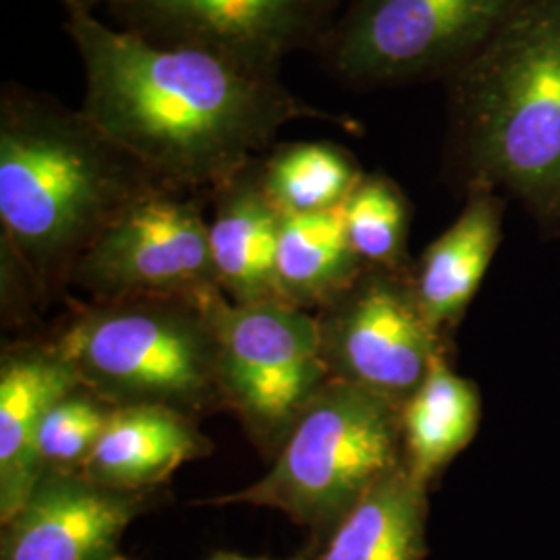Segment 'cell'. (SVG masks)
I'll return each mask as SVG.
<instances>
[{"mask_svg":"<svg viewBox=\"0 0 560 560\" xmlns=\"http://www.w3.org/2000/svg\"><path fill=\"white\" fill-rule=\"evenodd\" d=\"M83 62V113L162 183L210 198L295 120L345 125L268 75L221 55L156 44L62 0Z\"/></svg>","mask_w":560,"mask_h":560,"instance_id":"1","label":"cell"},{"mask_svg":"<svg viewBox=\"0 0 560 560\" xmlns=\"http://www.w3.org/2000/svg\"><path fill=\"white\" fill-rule=\"evenodd\" d=\"M166 187L83 110L4 85L0 256L36 300L62 295L90 245L133 203Z\"/></svg>","mask_w":560,"mask_h":560,"instance_id":"2","label":"cell"},{"mask_svg":"<svg viewBox=\"0 0 560 560\" xmlns=\"http://www.w3.org/2000/svg\"><path fill=\"white\" fill-rule=\"evenodd\" d=\"M446 85V168L560 233V0H523Z\"/></svg>","mask_w":560,"mask_h":560,"instance_id":"3","label":"cell"},{"mask_svg":"<svg viewBox=\"0 0 560 560\" xmlns=\"http://www.w3.org/2000/svg\"><path fill=\"white\" fill-rule=\"evenodd\" d=\"M203 301L136 298L73 303L50 335L81 384L115 405H159L196 420L226 411Z\"/></svg>","mask_w":560,"mask_h":560,"instance_id":"4","label":"cell"},{"mask_svg":"<svg viewBox=\"0 0 560 560\" xmlns=\"http://www.w3.org/2000/svg\"><path fill=\"white\" fill-rule=\"evenodd\" d=\"M405 465L400 407L365 388L330 381L247 488L203 501L280 511L322 546L342 517Z\"/></svg>","mask_w":560,"mask_h":560,"instance_id":"5","label":"cell"},{"mask_svg":"<svg viewBox=\"0 0 560 560\" xmlns=\"http://www.w3.org/2000/svg\"><path fill=\"white\" fill-rule=\"evenodd\" d=\"M523 0H347L320 42L330 73L355 90L448 80Z\"/></svg>","mask_w":560,"mask_h":560,"instance_id":"6","label":"cell"},{"mask_svg":"<svg viewBox=\"0 0 560 560\" xmlns=\"http://www.w3.org/2000/svg\"><path fill=\"white\" fill-rule=\"evenodd\" d=\"M203 305L217 337L224 409L241 421L261 455L275 459L330 381L316 316L280 301L233 303L222 291L208 295Z\"/></svg>","mask_w":560,"mask_h":560,"instance_id":"7","label":"cell"},{"mask_svg":"<svg viewBox=\"0 0 560 560\" xmlns=\"http://www.w3.org/2000/svg\"><path fill=\"white\" fill-rule=\"evenodd\" d=\"M201 198L166 187L133 203L81 256L69 287L94 301H201L221 291Z\"/></svg>","mask_w":560,"mask_h":560,"instance_id":"8","label":"cell"},{"mask_svg":"<svg viewBox=\"0 0 560 560\" xmlns=\"http://www.w3.org/2000/svg\"><path fill=\"white\" fill-rule=\"evenodd\" d=\"M411 268L365 266L335 300L314 312L330 378L399 407L418 390L434 361L448 353L446 340L421 312Z\"/></svg>","mask_w":560,"mask_h":560,"instance_id":"9","label":"cell"},{"mask_svg":"<svg viewBox=\"0 0 560 560\" xmlns=\"http://www.w3.org/2000/svg\"><path fill=\"white\" fill-rule=\"evenodd\" d=\"M342 0H133L115 13L148 40L194 46L277 75L291 52L320 46Z\"/></svg>","mask_w":560,"mask_h":560,"instance_id":"10","label":"cell"},{"mask_svg":"<svg viewBox=\"0 0 560 560\" xmlns=\"http://www.w3.org/2000/svg\"><path fill=\"white\" fill-rule=\"evenodd\" d=\"M166 499L164 488L119 490L81 471L42 474L2 523L0 560H117L127 527Z\"/></svg>","mask_w":560,"mask_h":560,"instance_id":"11","label":"cell"},{"mask_svg":"<svg viewBox=\"0 0 560 560\" xmlns=\"http://www.w3.org/2000/svg\"><path fill=\"white\" fill-rule=\"evenodd\" d=\"M81 382L52 337L13 340L0 355V523L36 486L34 446L48 409Z\"/></svg>","mask_w":560,"mask_h":560,"instance_id":"12","label":"cell"},{"mask_svg":"<svg viewBox=\"0 0 560 560\" xmlns=\"http://www.w3.org/2000/svg\"><path fill=\"white\" fill-rule=\"evenodd\" d=\"M210 247L224 298L233 303L280 301L277 258L282 212L264 189L260 159L210 194Z\"/></svg>","mask_w":560,"mask_h":560,"instance_id":"13","label":"cell"},{"mask_svg":"<svg viewBox=\"0 0 560 560\" xmlns=\"http://www.w3.org/2000/svg\"><path fill=\"white\" fill-rule=\"evenodd\" d=\"M504 208L499 191H467L459 217L413 261L421 312L444 340L459 326L499 252Z\"/></svg>","mask_w":560,"mask_h":560,"instance_id":"14","label":"cell"},{"mask_svg":"<svg viewBox=\"0 0 560 560\" xmlns=\"http://www.w3.org/2000/svg\"><path fill=\"white\" fill-rule=\"evenodd\" d=\"M200 420L159 405L115 407L81 474L119 490H159L187 460L212 455Z\"/></svg>","mask_w":560,"mask_h":560,"instance_id":"15","label":"cell"},{"mask_svg":"<svg viewBox=\"0 0 560 560\" xmlns=\"http://www.w3.org/2000/svg\"><path fill=\"white\" fill-rule=\"evenodd\" d=\"M481 395L478 384L459 376L442 353L418 390L400 407L402 455L409 474L432 486L478 434Z\"/></svg>","mask_w":560,"mask_h":560,"instance_id":"16","label":"cell"},{"mask_svg":"<svg viewBox=\"0 0 560 560\" xmlns=\"http://www.w3.org/2000/svg\"><path fill=\"white\" fill-rule=\"evenodd\" d=\"M428 490L402 465L342 517L312 560L425 559Z\"/></svg>","mask_w":560,"mask_h":560,"instance_id":"17","label":"cell"},{"mask_svg":"<svg viewBox=\"0 0 560 560\" xmlns=\"http://www.w3.org/2000/svg\"><path fill=\"white\" fill-rule=\"evenodd\" d=\"M365 264L355 254L337 210L282 214L277 284L282 303L318 312L360 277Z\"/></svg>","mask_w":560,"mask_h":560,"instance_id":"18","label":"cell"},{"mask_svg":"<svg viewBox=\"0 0 560 560\" xmlns=\"http://www.w3.org/2000/svg\"><path fill=\"white\" fill-rule=\"evenodd\" d=\"M260 175L282 214H312L340 208L365 173L335 141H291L260 159Z\"/></svg>","mask_w":560,"mask_h":560,"instance_id":"19","label":"cell"},{"mask_svg":"<svg viewBox=\"0 0 560 560\" xmlns=\"http://www.w3.org/2000/svg\"><path fill=\"white\" fill-rule=\"evenodd\" d=\"M349 241L365 266L409 270L411 206L397 180L382 173H365L342 203Z\"/></svg>","mask_w":560,"mask_h":560,"instance_id":"20","label":"cell"},{"mask_svg":"<svg viewBox=\"0 0 560 560\" xmlns=\"http://www.w3.org/2000/svg\"><path fill=\"white\" fill-rule=\"evenodd\" d=\"M115 405L80 384L57 400L42 420L34 446L36 476L50 471H81L94 453Z\"/></svg>","mask_w":560,"mask_h":560,"instance_id":"21","label":"cell"},{"mask_svg":"<svg viewBox=\"0 0 560 560\" xmlns=\"http://www.w3.org/2000/svg\"><path fill=\"white\" fill-rule=\"evenodd\" d=\"M318 544H314V541H310L305 548H301L298 555H293V557H287V559H270V557H245V555H240V552H231V550H219V552H214L212 557L208 560H312L314 559V555L318 552ZM117 560H127L122 555H120Z\"/></svg>","mask_w":560,"mask_h":560,"instance_id":"22","label":"cell"},{"mask_svg":"<svg viewBox=\"0 0 560 560\" xmlns=\"http://www.w3.org/2000/svg\"><path fill=\"white\" fill-rule=\"evenodd\" d=\"M81 2H85L90 9H94V7H98V4H110L113 9H117V7L129 4V2H133V0H81Z\"/></svg>","mask_w":560,"mask_h":560,"instance_id":"23","label":"cell"}]
</instances>
